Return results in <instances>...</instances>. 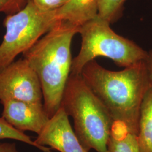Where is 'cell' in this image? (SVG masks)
<instances>
[{"label": "cell", "instance_id": "52a82bcc", "mask_svg": "<svg viewBox=\"0 0 152 152\" xmlns=\"http://www.w3.org/2000/svg\"><path fill=\"white\" fill-rule=\"evenodd\" d=\"M34 141L41 147H50L59 152H88L76 135L62 107L50 118Z\"/></svg>", "mask_w": 152, "mask_h": 152}, {"label": "cell", "instance_id": "277c9868", "mask_svg": "<svg viewBox=\"0 0 152 152\" xmlns=\"http://www.w3.org/2000/svg\"><path fill=\"white\" fill-rule=\"evenodd\" d=\"M110 24L98 15L79 27L81 46L72 60L71 73L80 75L87 63L98 57L109 58L124 68L145 60L148 52L116 33Z\"/></svg>", "mask_w": 152, "mask_h": 152}, {"label": "cell", "instance_id": "8fae6325", "mask_svg": "<svg viewBox=\"0 0 152 152\" xmlns=\"http://www.w3.org/2000/svg\"><path fill=\"white\" fill-rule=\"evenodd\" d=\"M137 138L141 152H152V86L141 104Z\"/></svg>", "mask_w": 152, "mask_h": 152}, {"label": "cell", "instance_id": "30bf717a", "mask_svg": "<svg viewBox=\"0 0 152 152\" xmlns=\"http://www.w3.org/2000/svg\"><path fill=\"white\" fill-rule=\"evenodd\" d=\"M107 152H141L137 135L124 123L114 121Z\"/></svg>", "mask_w": 152, "mask_h": 152}, {"label": "cell", "instance_id": "e0dca14e", "mask_svg": "<svg viewBox=\"0 0 152 152\" xmlns=\"http://www.w3.org/2000/svg\"><path fill=\"white\" fill-rule=\"evenodd\" d=\"M0 152H18L14 143L4 142L0 144Z\"/></svg>", "mask_w": 152, "mask_h": 152}, {"label": "cell", "instance_id": "3957f363", "mask_svg": "<svg viewBox=\"0 0 152 152\" xmlns=\"http://www.w3.org/2000/svg\"><path fill=\"white\" fill-rule=\"evenodd\" d=\"M61 107L72 117L76 135L87 152H107L114 121L80 74L71 73Z\"/></svg>", "mask_w": 152, "mask_h": 152}, {"label": "cell", "instance_id": "5b68a950", "mask_svg": "<svg viewBox=\"0 0 152 152\" xmlns=\"http://www.w3.org/2000/svg\"><path fill=\"white\" fill-rule=\"evenodd\" d=\"M59 20L56 10L41 9L31 0L20 11L7 15L4 20L5 34L0 44V72L30 49Z\"/></svg>", "mask_w": 152, "mask_h": 152}, {"label": "cell", "instance_id": "9a60e30c", "mask_svg": "<svg viewBox=\"0 0 152 152\" xmlns=\"http://www.w3.org/2000/svg\"><path fill=\"white\" fill-rule=\"evenodd\" d=\"M41 9L48 11L57 10L65 5L70 0H31Z\"/></svg>", "mask_w": 152, "mask_h": 152}, {"label": "cell", "instance_id": "ba28073f", "mask_svg": "<svg viewBox=\"0 0 152 152\" xmlns=\"http://www.w3.org/2000/svg\"><path fill=\"white\" fill-rule=\"evenodd\" d=\"M1 103L3 105L2 117L18 130L31 131L38 135L50 117L44 104L9 100Z\"/></svg>", "mask_w": 152, "mask_h": 152}, {"label": "cell", "instance_id": "7a4b0ae2", "mask_svg": "<svg viewBox=\"0 0 152 152\" xmlns=\"http://www.w3.org/2000/svg\"><path fill=\"white\" fill-rule=\"evenodd\" d=\"M78 31L79 27L59 20L23 54L38 76L44 108L50 118L61 107L65 86L71 73L72 41Z\"/></svg>", "mask_w": 152, "mask_h": 152}, {"label": "cell", "instance_id": "7c38bea8", "mask_svg": "<svg viewBox=\"0 0 152 152\" xmlns=\"http://www.w3.org/2000/svg\"><path fill=\"white\" fill-rule=\"evenodd\" d=\"M1 139L15 140L38 148L43 152H50V148H45L39 146L34 141L31 139V137L27 135L24 132L16 129L2 116L0 117V140Z\"/></svg>", "mask_w": 152, "mask_h": 152}, {"label": "cell", "instance_id": "4fadbf2b", "mask_svg": "<svg viewBox=\"0 0 152 152\" xmlns=\"http://www.w3.org/2000/svg\"><path fill=\"white\" fill-rule=\"evenodd\" d=\"M126 0H99L98 16L111 23L122 14Z\"/></svg>", "mask_w": 152, "mask_h": 152}, {"label": "cell", "instance_id": "9c48e42d", "mask_svg": "<svg viewBox=\"0 0 152 152\" xmlns=\"http://www.w3.org/2000/svg\"><path fill=\"white\" fill-rule=\"evenodd\" d=\"M98 3L99 0H70L56 10V17L80 27L98 15Z\"/></svg>", "mask_w": 152, "mask_h": 152}, {"label": "cell", "instance_id": "5bb4252c", "mask_svg": "<svg viewBox=\"0 0 152 152\" xmlns=\"http://www.w3.org/2000/svg\"><path fill=\"white\" fill-rule=\"evenodd\" d=\"M29 0H0V13L7 15L20 11L27 4Z\"/></svg>", "mask_w": 152, "mask_h": 152}, {"label": "cell", "instance_id": "6da1fadb", "mask_svg": "<svg viewBox=\"0 0 152 152\" xmlns=\"http://www.w3.org/2000/svg\"><path fill=\"white\" fill-rule=\"evenodd\" d=\"M80 75L113 121L124 123L137 135L141 104L151 86L145 60L120 71L107 69L92 60Z\"/></svg>", "mask_w": 152, "mask_h": 152}, {"label": "cell", "instance_id": "8992f818", "mask_svg": "<svg viewBox=\"0 0 152 152\" xmlns=\"http://www.w3.org/2000/svg\"><path fill=\"white\" fill-rule=\"evenodd\" d=\"M9 100L43 103L38 76L24 58L0 72V103Z\"/></svg>", "mask_w": 152, "mask_h": 152}, {"label": "cell", "instance_id": "2e32d148", "mask_svg": "<svg viewBox=\"0 0 152 152\" xmlns=\"http://www.w3.org/2000/svg\"><path fill=\"white\" fill-rule=\"evenodd\" d=\"M145 63L148 76L151 82V85L152 87V50L148 52L147 58L145 59Z\"/></svg>", "mask_w": 152, "mask_h": 152}]
</instances>
